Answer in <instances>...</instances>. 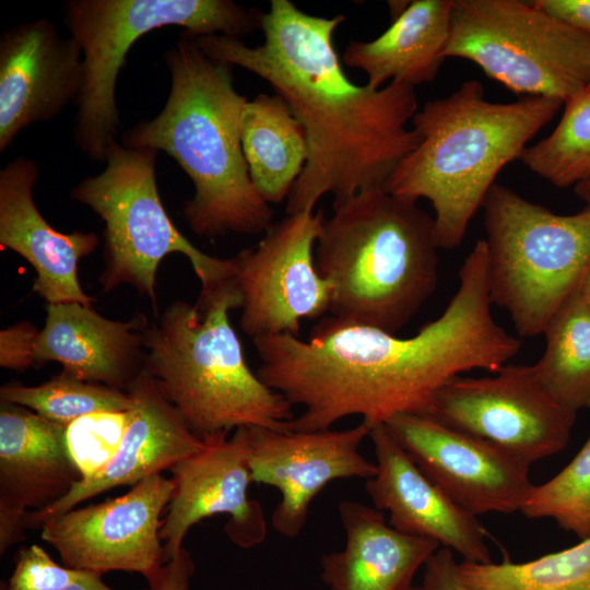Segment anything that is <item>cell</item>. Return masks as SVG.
Returning a JSON list of instances; mask_svg holds the SVG:
<instances>
[{
  "label": "cell",
  "mask_w": 590,
  "mask_h": 590,
  "mask_svg": "<svg viewBox=\"0 0 590 590\" xmlns=\"http://www.w3.org/2000/svg\"><path fill=\"white\" fill-rule=\"evenodd\" d=\"M39 170L19 156L0 170V246L26 259L35 269L33 292L47 304L92 306L78 279V266L99 238L94 232L61 233L43 217L33 197Z\"/></svg>",
  "instance_id": "obj_21"
},
{
  "label": "cell",
  "mask_w": 590,
  "mask_h": 590,
  "mask_svg": "<svg viewBox=\"0 0 590 590\" xmlns=\"http://www.w3.org/2000/svg\"><path fill=\"white\" fill-rule=\"evenodd\" d=\"M545 351L533 365L544 388L565 408L590 409V306L579 290L544 328Z\"/></svg>",
  "instance_id": "obj_26"
},
{
  "label": "cell",
  "mask_w": 590,
  "mask_h": 590,
  "mask_svg": "<svg viewBox=\"0 0 590 590\" xmlns=\"http://www.w3.org/2000/svg\"><path fill=\"white\" fill-rule=\"evenodd\" d=\"M532 2L590 36V0H534Z\"/></svg>",
  "instance_id": "obj_36"
},
{
  "label": "cell",
  "mask_w": 590,
  "mask_h": 590,
  "mask_svg": "<svg viewBox=\"0 0 590 590\" xmlns=\"http://www.w3.org/2000/svg\"><path fill=\"white\" fill-rule=\"evenodd\" d=\"M564 105L554 130L520 157L527 168L557 188L575 187L590 177V86Z\"/></svg>",
  "instance_id": "obj_28"
},
{
  "label": "cell",
  "mask_w": 590,
  "mask_h": 590,
  "mask_svg": "<svg viewBox=\"0 0 590 590\" xmlns=\"http://www.w3.org/2000/svg\"><path fill=\"white\" fill-rule=\"evenodd\" d=\"M130 417L127 412H97L66 427L69 450L82 477L101 470L115 455Z\"/></svg>",
  "instance_id": "obj_31"
},
{
  "label": "cell",
  "mask_w": 590,
  "mask_h": 590,
  "mask_svg": "<svg viewBox=\"0 0 590 590\" xmlns=\"http://www.w3.org/2000/svg\"><path fill=\"white\" fill-rule=\"evenodd\" d=\"M324 217L323 209L286 215L256 246L234 256L239 324L250 338L298 337L302 320L330 312L332 287L314 255Z\"/></svg>",
  "instance_id": "obj_12"
},
{
  "label": "cell",
  "mask_w": 590,
  "mask_h": 590,
  "mask_svg": "<svg viewBox=\"0 0 590 590\" xmlns=\"http://www.w3.org/2000/svg\"><path fill=\"white\" fill-rule=\"evenodd\" d=\"M574 191L590 208V177L576 185Z\"/></svg>",
  "instance_id": "obj_38"
},
{
  "label": "cell",
  "mask_w": 590,
  "mask_h": 590,
  "mask_svg": "<svg viewBox=\"0 0 590 590\" xmlns=\"http://www.w3.org/2000/svg\"><path fill=\"white\" fill-rule=\"evenodd\" d=\"M446 58L524 97L566 103L590 86V36L519 0H453Z\"/></svg>",
  "instance_id": "obj_10"
},
{
  "label": "cell",
  "mask_w": 590,
  "mask_h": 590,
  "mask_svg": "<svg viewBox=\"0 0 590 590\" xmlns=\"http://www.w3.org/2000/svg\"><path fill=\"white\" fill-rule=\"evenodd\" d=\"M520 511L531 519L551 518L579 540L590 538V435L564 469L534 485Z\"/></svg>",
  "instance_id": "obj_30"
},
{
  "label": "cell",
  "mask_w": 590,
  "mask_h": 590,
  "mask_svg": "<svg viewBox=\"0 0 590 590\" xmlns=\"http://www.w3.org/2000/svg\"><path fill=\"white\" fill-rule=\"evenodd\" d=\"M262 12L232 0H71L64 23L83 54L84 82L74 140L95 162H105L120 127L116 86L132 45L143 35L176 25L192 36L240 38L260 28Z\"/></svg>",
  "instance_id": "obj_8"
},
{
  "label": "cell",
  "mask_w": 590,
  "mask_h": 590,
  "mask_svg": "<svg viewBox=\"0 0 590 590\" xmlns=\"http://www.w3.org/2000/svg\"><path fill=\"white\" fill-rule=\"evenodd\" d=\"M410 2L411 1H388L390 15H391L392 20L400 16L405 11V9L409 7Z\"/></svg>",
  "instance_id": "obj_39"
},
{
  "label": "cell",
  "mask_w": 590,
  "mask_h": 590,
  "mask_svg": "<svg viewBox=\"0 0 590 590\" xmlns=\"http://www.w3.org/2000/svg\"><path fill=\"white\" fill-rule=\"evenodd\" d=\"M579 293L585 302L590 306V267L581 282Z\"/></svg>",
  "instance_id": "obj_40"
},
{
  "label": "cell",
  "mask_w": 590,
  "mask_h": 590,
  "mask_svg": "<svg viewBox=\"0 0 590 590\" xmlns=\"http://www.w3.org/2000/svg\"><path fill=\"white\" fill-rule=\"evenodd\" d=\"M0 399L32 410L64 427L87 414L127 412L133 405L128 391L88 382L64 370L35 387L2 386Z\"/></svg>",
  "instance_id": "obj_29"
},
{
  "label": "cell",
  "mask_w": 590,
  "mask_h": 590,
  "mask_svg": "<svg viewBox=\"0 0 590 590\" xmlns=\"http://www.w3.org/2000/svg\"><path fill=\"white\" fill-rule=\"evenodd\" d=\"M424 415L529 464L564 450L577 418L544 388L533 365L508 364L492 376L450 379L434 393Z\"/></svg>",
  "instance_id": "obj_11"
},
{
  "label": "cell",
  "mask_w": 590,
  "mask_h": 590,
  "mask_svg": "<svg viewBox=\"0 0 590 590\" xmlns=\"http://www.w3.org/2000/svg\"><path fill=\"white\" fill-rule=\"evenodd\" d=\"M127 391L133 399L121 441L110 460L96 473L82 477L52 505L30 511L26 528L38 529L97 494L121 485H135L199 452L205 441L196 435L166 399L144 367Z\"/></svg>",
  "instance_id": "obj_19"
},
{
  "label": "cell",
  "mask_w": 590,
  "mask_h": 590,
  "mask_svg": "<svg viewBox=\"0 0 590 590\" xmlns=\"http://www.w3.org/2000/svg\"><path fill=\"white\" fill-rule=\"evenodd\" d=\"M370 429L364 421L342 430L279 432L248 427L252 482L281 493L271 515L275 532L288 539L299 535L310 504L330 482L368 480L375 475L376 463L359 452Z\"/></svg>",
  "instance_id": "obj_15"
},
{
  "label": "cell",
  "mask_w": 590,
  "mask_h": 590,
  "mask_svg": "<svg viewBox=\"0 0 590 590\" xmlns=\"http://www.w3.org/2000/svg\"><path fill=\"white\" fill-rule=\"evenodd\" d=\"M36 344V364L55 361L82 380L127 391L144 368L143 328L148 319L103 317L80 303L47 304Z\"/></svg>",
  "instance_id": "obj_22"
},
{
  "label": "cell",
  "mask_w": 590,
  "mask_h": 590,
  "mask_svg": "<svg viewBox=\"0 0 590 590\" xmlns=\"http://www.w3.org/2000/svg\"><path fill=\"white\" fill-rule=\"evenodd\" d=\"M342 550L321 557L329 590H411L413 579L440 544L393 529L382 511L356 500L338 506Z\"/></svg>",
  "instance_id": "obj_23"
},
{
  "label": "cell",
  "mask_w": 590,
  "mask_h": 590,
  "mask_svg": "<svg viewBox=\"0 0 590 590\" xmlns=\"http://www.w3.org/2000/svg\"><path fill=\"white\" fill-rule=\"evenodd\" d=\"M156 151L131 149L118 142L104 170L85 177L71 190L75 201L104 222L103 292L129 284L146 296L156 311V271L169 253H182L201 282V294L235 283L234 257L202 252L174 225L161 200L155 175Z\"/></svg>",
  "instance_id": "obj_9"
},
{
  "label": "cell",
  "mask_w": 590,
  "mask_h": 590,
  "mask_svg": "<svg viewBox=\"0 0 590 590\" xmlns=\"http://www.w3.org/2000/svg\"><path fill=\"white\" fill-rule=\"evenodd\" d=\"M196 570L191 554L182 547L169 562L165 563L149 583V590H191V579Z\"/></svg>",
  "instance_id": "obj_35"
},
{
  "label": "cell",
  "mask_w": 590,
  "mask_h": 590,
  "mask_svg": "<svg viewBox=\"0 0 590 590\" xmlns=\"http://www.w3.org/2000/svg\"><path fill=\"white\" fill-rule=\"evenodd\" d=\"M164 59L167 101L156 117L123 134V145L163 151L184 169L194 187L184 216L196 235L264 233L273 210L249 176L241 145L248 99L234 86L232 66L211 59L186 32Z\"/></svg>",
  "instance_id": "obj_3"
},
{
  "label": "cell",
  "mask_w": 590,
  "mask_h": 590,
  "mask_svg": "<svg viewBox=\"0 0 590 590\" xmlns=\"http://www.w3.org/2000/svg\"><path fill=\"white\" fill-rule=\"evenodd\" d=\"M82 473L66 427L8 402L0 404V554L24 539L28 510L66 496Z\"/></svg>",
  "instance_id": "obj_18"
},
{
  "label": "cell",
  "mask_w": 590,
  "mask_h": 590,
  "mask_svg": "<svg viewBox=\"0 0 590 590\" xmlns=\"http://www.w3.org/2000/svg\"><path fill=\"white\" fill-rule=\"evenodd\" d=\"M486 247L475 243L459 270V287L441 315L413 337L320 319L307 340L252 339L257 375L292 405L304 408L288 432H317L358 415L371 427L400 413L425 414L434 393L473 369L496 373L521 341L492 315Z\"/></svg>",
  "instance_id": "obj_1"
},
{
  "label": "cell",
  "mask_w": 590,
  "mask_h": 590,
  "mask_svg": "<svg viewBox=\"0 0 590 590\" xmlns=\"http://www.w3.org/2000/svg\"><path fill=\"white\" fill-rule=\"evenodd\" d=\"M384 424L421 471L475 517L520 511L535 485L523 459L428 415L400 413Z\"/></svg>",
  "instance_id": "obj_14"
},
{
  "label": "cell",
  "mask_w": 590,
  "mask_h": 590,
  "mask_svg": "<svg viewBox=\"0 0 590 590\" xmlns=\"http://www.w3.org/2000/svg\"><path fill=\"white\" fill-rule=\"evenodd\" d=\"M236 283L169 304L143 328L144 367L200 438L239 427L287 432L292 404L248 367L228 311Z\"/></svg>",
  "instance_id": "obj_6"
},
{
  "label": "cell",
  "mask_w": 590,
  "mask_h": 590,
  "mask_svg": "<svg viewBox=\"0 0 590 590\" xmlns=\"http://www.w3.org/2000/svg\"><path fill=\"white\" fill-rule=\"evenodd\" d=\"M564 103L523 97L494 103L480 81L463 82L426 102L412 118L417 146L396 167L384 189L402 199H427L440 249L458 247L499 172L520 160L529 142Z\"/></svg>",
  "instance_id": "obj_4"
},
{
  "label": "cell",
  "mask_w": 590,
  "mask_h": 590,
  "mask_svg": "<svg viewBox=\"0 0 590 590\" xmlns=\"http://www.w3.org/2000/svg\"><path fill=\"white\" fill-rule=\"evenodd\" d=\"M332 210L315 248L317 270L332 287L331 316L396 334L437 286L434 217L384 188Z\"/></svg>",
  "instance_id": "obj_5"
},
{
  "label": "cell",
  "mask_w": 590,
  "mask_h": 590,
  "mask_svg": "<svg viewBox=\"0 0 590 590\" xmlns=\"http://www.w3.org/2000/svg\"><path fill=\"white\" fill-rule=\"evenodd\" d=\"M204 438L205 446L170 469L175 492L168 504L160 536L164 563L182 548L192 526L201 520L227 515L224 530L241 548L261 544L268 535L262 506L248 496L252 482L249 468L248 427Z\"/></svg>",
  "instance_id": "obj_16"
},
{
  "label": "cell",
  "mask_w": 590,
  "mask_h": 590,
  "mask_svg": "<svg viewBox=\"0 0 590 590\" xmlns=\"http://www.w3.org/2000/svg\"><path fill=\"white\" fill-rule=\"evenodd\" d=\"M2 590V589H1ZM61 590H114L108 587L102 579V575L85 570L83 576L71 582Z\"/></svg>",
  "instance_id": "obj_37"
},
{
  "label": "cell",
  "mask_w": 590,
  "mask_h": 590,
  "mask_svg": "<svg viewBox=\"0 0 590 590\" xmlns=\"http://www.w3.org/2000/svg\"><path fill=\"white\" fill-rule=\"evenodd\" d=\"M457 565L453 552L439 547L425 563L421 582L411 590H467L458 577Z\"/></svg>",
  "instance_id": "obj_34"
},
{
  "label": "cell",
  "mask_w": 590,
  "mask_h": 590,
  "mask_svg": "<svg viewBox=\"0 0 590 590\" xmlns=\"http://www.w3.org/2000/svg\"><path fill=\"white\" fill-rule=\"evenodd\" d=\"M368 437L377 470L366 480L365 491L373 507L389 514V524L402 533L433 540L463 560L491 563L488 532L477 517L432 482L385 424L374 425Z\"/></svg>",
  "instance_id": "obj_20"
},
{
  "label": "cell",
  "mask_w": 590,
  "mask_h": 590,
  "mask_svg": "<svg viewBox=\"0 0 590 590\" xmlns=\"http://www.w3.org/2000/svg\"><path fill=\"white\" fill-rule=\"evenodd\" d=\"M482 209L492 304L520 337H536L590 267V208L557 214L494 184Z\"/></svg>",
  "instance_id": "obj_7"
},
{
  "label": "cell",
  "mask_w": 590,
  "mask_h": 590,
  "mask_svg": "<svg viewBox=\"0 0 590 590\" xmlns=\"http://www.w3.org/2000/svg\"><path fill=\"white\" fill-rule=\"evenodd\" d=\"M241 145L250 179L264 201L280 203L302 174L306 133L280 95L258 94L241 117Z\"/></svg>",
  "instance_id": "obj_25"
},
{
  "label": "cell",
  "mask_w": 590,
  "mask_h": 590,
  "mask_svg": "<svg viewBox=\"0 0 590 590\" xmlns=\"http://www.w3.org/2000/svg\"><path fill=\"white\" fill-rule=\"evenodd\" d=\"M84 82L83 54L51 21L39 19L0 37V152L31 125L48 121L78 103Z\"/></svg>",
  "instance_id": "obj_17"
},
{
  "label": "cell",
  "mask_w": 590,
  "mask_h": 590,
  "mask_svg": "<svg viewBox=\"0 0 590 590\" xmlns=\"http://www.w3.org/2000/svg\"><path fill=\"white\" fill-rule=\"evenodd\" d=\"M174 492L173 479L152 475L122 496L51 519L40 538L69 568L138 573L150 581L165 564L160 517Z\"/></svg>",
  "instance_id": "obj_13"
},
{
  "label": "cell",
  "mask_w": 590,
  "mask_h": 590,
  "mask_svg": "<svg viewBox=\"0 0 590 590\" xmlns=\"http://www.w3.org/2000/svg\"><path fill=\"white\" fill-rule=\"evenodd\" d=\"M85 570L58 565L39 545L22 548L14 570L2 590H61L83 576Z\"/></svg>",
  "instance_id": "obj_32"
},
{
  "label": "cell",
  "mask_w": 590,
  "mask_h": 590,
  "mask_svg": "<svg viewBox=\"0 0 590 590\" xmlns=\"http://www.w3.org/2000/svg\"><path fill=\"white\" fill-rule=\"evenodd\" d=\"M453 0H413L378 37L351 40L341 61L367 74V85L415 87L434 81L446 59Z\"/></svg>",
  "instance_id": "obj_24"
},
{
  "label": "cell",
  "mask_w": 590,
  "mask_h": 590,
  "mask_svg": "<svg viewBox=\"0 0 590 590\" xmlns=\"http://www.w3.org/2000/svg\"><path fill=\"white\" fill-rule=\"evenodd\" d=\"M39 331L27 321L20 322L0 332L1 367L24 371L34 364Z\"/></svg>",
  "instance_id": "obj_33"
},
{
  "label": "cell",
  "mask_w": 590,
  "mask_h": 590,
  "mask_svg": "<svg viewBox=\"0 0 590 590\" xmlns=\"http://www.w3.org/2000/svg\"><path fill=\"white\" fill-rule=\"evenodd\" d=\"M467 590H590V538L539 558L457 565Z\"/></svg>",
  "instance_id": "obj_27"
},
{
  "label": "cell",
  "mask_w": 590,
  "mask_h": 590,
  "mask_svg": "<svg viewBox=\"0 0 590 590\" xmlns=\"http://www.w3.org/2000/svg\"><path fill=\"white\" fill-rule=\"evenodd\" d=\"M344 20L272 0L261 15L264 40L258 46L219 34L191 35L211 59L267 81L303 126L308 158L287 196L286 215L312 211L327 193L338 203L384 188L420 142L406 127L418 110L415 87L391 82L374 88L344 73L332 40Z\"/></svg>",
  "instance_id": "obj_2"
}]
</instances>
